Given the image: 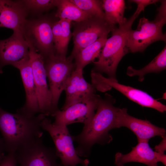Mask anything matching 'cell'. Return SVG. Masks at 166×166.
<instances>
[{
	"label": "cell",
	"mask_w": 166,
	"mask_h": 166,
	"mask_svg": "<svg viewBox=\"0 0 166 166\" xmlns=\"http://www.w3.org/2000/svg\"><path fill=\"white\" fill-rule=\"evenodd\" d=\"M115 100L106 94L104 98H99L97 112L87 125L84 126L82 131L78 135L72 136L73 141L78 144L75 148L79 156L86 157L90 154L91 148L96 143L102 145L110 142L112 140L109 133L115 128L119 108L114 106Z\"/></svg>",
	"instance_id": "cell-1"
},
{
	"label": "cell",
	"mask_w": 166,
	"mask_h": 166,
	"mask_svg": "<svg viewBox=\"0 0 166 166\" xmlns=\"http://www.w3.org/2000/svg\"><path fill=\"white\" fill-rule=\"evenodd\" d=\"M45 117L42 113L30 116L19 109L15 113H11L0 107V131L6 151L15 152L24 145L41 137L40 123Z\"/></svg>",
	"instance_id": "cell-2"
},
{
	"label": "cell",
	"mask_w": 166,
	"mask_h": 166,
	"mask_svg": "<svg viewBox=\"0 0 166 166\" xmlns=\"http://www.w3.org/2000/svg\"><path fill=\"white\" fill-rule=\"evenodd\" d=\"M140 12V10L136 9L124 24L111 31L112 35L107 38L97 57V60L93 62V70L102 74L105 73L108 77L116 79L118 65L122 57L129 52L126 46L127 34L132 29L134 20Z\"/></svg>",
	"instance_id": "cell-3"
},
{
	"label": "cell",
	"mask_w": 166,
	"mask_h": 166,
	"mask_svg": "<svg viewBox=\"0 0 166 166\" xmlns=\"http://www.w3.org/2000/svg\"><path fill=\"white\" fill-rule=\"evenodd\" d=\"M154 19L149 21L143 17L139 21L137 29H131L127 37L126 46L128 52H143L152 43L158 41L166 42V34L162 28L166 23V1L161 0Z\"/></svg>",
	"instance_id": "cell-4"
},
{
	"label": "cell",
	"mask_w": 166,
	"mask_h": 166,
	"mask_svg": "<svg viewBox=\"0 0 166 166\" xmlns=\"http://www.w3.org/2000/svg\"><path fill=\"white\" fill-rule=\"evenodd\" d=\"M40 126L47 131L52 138L57 155L60 159L62 166H76L78 164H81L82 166H88L89 160L82 159L77 154L73 146L72 136L66 126L55 125L50 119L45 117L42 121Z\"/></svg>",
	"instance_id": "cell-5"
},
{
	"label": "cell",
	"mask_w": 166,
	"mask_h": 166,
	"mask_svg": "<svg viewBox=\"0 0 166 166\" xmlns=\"http://www.w3.org/2000/svg\"><path fill=\"white\" fill-rule=\"evenodd\" d=\"M53 107L57 112L60 95L72 72L75 69L74 62L66 56L52 54L44 59Z\"/></svg>",
	"instance_id": "cell-6"
},
{
	"label": "cell",
	"mask_w": 166,
	"mask_h": 166,
	"mask_svg": "<svg viewBox=\"0 0 166 166\" xmlns=\"http://www.w3.org/2000/svg\"><path fill=\"white\" fill-rule=\"evenodd\" d=\"M92 84L96 90L105 92L113 88L130 100L142 107L151 108L163 113L166 106L141 90L119 83L117 79L104 77L102 74L92 70Z\"/></svg>",
	"instance_id": "cell-7"
},
{
	"label": "cell",
	"mask_w": 166,
	"mask_h": 166,
	"mask_svg": "<svg viewBox=\"0 0 166 166\" xmlns=\"http://www.w3.org/2000/svg\"><path fill=\"white\" fill-rule=\"evenodd\" d=\"M73 25L72 36L73 46L71 54L67 57L73 61L81 49L93 43L100 38L108 35L115 28L104 18L94 17L81 22H74Z\"/></svg>",
	"instance_id": "cell-8"
},
{
	"label": "cell",
	"mask_w": 166,
	"mask_h": 166,
	"mask_svg": "<svg viewBox=\"0 0 166 166\" xmlns=\"http://www.w3.org/2000/svg\"><path fill=\"white\" fill-rule=\"evenodd\" d=\"M53 22L47 17L27 20L23 35L30 43L45 59L55 53L52 25Z\"/></svg>",
	"instance_id": "cell-9"
},
{
	"label": "cell",
	"mask_w": 166,
	"mask_h": 166,
	"mask_svg": "<svg viewBox=\"0 0 166 166\" xmlns=\"http://www.w3.org/2000/svg\"><path fill=\"white\" fill-rule=\"evenodd\" d=\"M27 43L39 113L43 114L45 116L53 117L56 112L52 105L51 94L47 83L44 59L30 44Z\"/></svg>",
	"instance_id": "cell-10"
},
{
	"label": "cell",
	"mask_w": 166,
	"mask_h": 166,
	"mask_svg": "<svg viewBox=\"0 0 166 166\" xmlns=\"http://www.w3.org/2000/svg\"><path fill=\"white\" fill-rule=\"evenodd\" d=\"M17 166H62L58 163L55 148H48L38 138L15 152Z\"/></svg>",
	"instance_id": "cell-11"
},
{
	"label": "cell",
	"mask_w": 166,
	"mask_h": 166,
	"mask_svg": "<svg viewBox=\"0 0 166 166\" xmlns=\"http://www.w3.org/2000/svg\"><path fill=\"white\" fill-rule=\"evenodd\" d=\"M97 95L95 98L73 104L63 110H59L55 114V125H67L75 123H81L84 126L90 122L95 114L98 100Z\"/></svg>",
	"instance_id": "cell-12"
},
{
	"label": "cell",
	"mask_w": 166,
	"mask_h": 166,
	"mask_svg": "<svg viewBox=\"0 0 166 166\" xmlns=\"http://www.w3.org/2000/svg\"><path fill=\"white\" fill-rule=\"evenodd\" d=\"M64 91L66 97L61 110L74 104L95 97L96 90L91 84L87 82L83 75V69L75 68L72 72L65 85Z\"/></svg>",
	"instance_id": "cell-13"
},
{
	"label": "cell",
	"mask_w": 166,
	"mask_h": 166,
	"mask_svg": "<svg viewBox=\"0 0 166 166\" xmlns=\"http://www.w3.org/2000/svg\"><path fill=\"white\" fill-rule=\"evenodd\" d=\"M125 127L136 136L138 142L147 140L156 136L161 137L166 135L165 129L157 127L147 120L139 119L127 113L125 108H119L115 128Z\"/></svg>",
	"instance_id": "cell-14"
},
{
	"label": "cell",
	"mask_w": 166,
	"mask_h": 166,
	"mask_svg": "<svg viewBox=\"0 0 166 166\" xmlns=\"http://www.w3.org/2000/svg\"><path fill=\"white\" fill-rule=\"evenodd\" d=\"M148 141L138 142L129 153L124 154L120 152L115 155V163L117 166H124L126 163L136 162L143 163L148 166H158L161 162L166 165V155L154 151L150 147Z\"/></svg>",
	"instance_id": "cell-15"
},
{
	"label": "cell",
	"mask_w": 166,
	"mask_h": 166,
	"mask_svg": "<svg viewBox=\"0 0 166 166\" xmlns=\"http://www.w3.org/2000/svg\"><path fill=\"white\" fill-rule=\"evenodd\" d=\"M29 56L28 45L22 33L14 32L9 38L0 40V73L4 66L13 65Z\"/></svg>",
	"instance_id": "cell-16"
},
{
	"label": "cell",
	"mask_w": 166,
	"mask_h": 166,
	"mask_svg": "<svg viewBox=\"0 0 166 166\" xmlns=\"http://www.w3.org/2000/svg\"><path fill=\"white\" fill-rule=\"evenodd\" d=\"M13 66L19 70L25 91V103L19 109L28 116H34L39 113V110L29 56Z\"/></svg>",
	"instance_id": "cell-17"
},
{
	"label": "cell",
	"mask_w": 166,
	"mask_h": 166,
	"mask_svg": "<svg viewBox=\"0 0 166 166\" xmlns=\"http://www.w3.org/2000/svg\"><path fill=\"white\" fill-rule=\"evenodd\" d=\"M28 13L21 0H0V27L23 34Z\"/></svg>",
	"instance_id": "cell-18"
},
{
	"label": "cell",
	"mask_w": 166,
	"mask_h": 166,
	"mask_svg": "<svg viewBox=\"0 0 166 166\" xmlns=\"http://www.w3.org/2000/svg\"><path fill=\"white\" fill-rule=\"evenodd\" d=\"M71 22L68 20L60 19L53 23L52 29L56 54L66 56L68 45L72 36Z\"/></svg>",
	"instance_id": "cell-19"
},
{
	"label": "cell",
	"mask_w": 166,
	"mask_h": 166,
	"mask_svg": "<svg viewBox=\"0 0 166 166\" xmlns=\"http://www.w3.org/2000/svg\"><path fill=\"white\" fill-rule=\"evenodd\" d=\"M102 6L104 10V19L113 28L117 25L122 26L127 19L124 17L126 6L123 0H102Z\"/></svg>",
	"instance_id": "cell-20"
},
{
	"label": "cell",
	"mask_w": 166,
	"mask_h": 166,
	"mask_svg": "<svg viewBox=\"0 0 166 166\" xmlns=\"http://www.w3.org/2000/svg\"><path fill=\"white\" fill-rule=\"evenodd\" d=\"M107 37L108 35L101 37L93 43L81 49L73 60L75 69H83L88 64L94 61L99 56Z\"/></svg>",
	"instance_id": "cell-21"
},
{
	"label": "cell",
	"mask_w": 166,
	"mask_h": 166,
	"mask_svg": "<svg viewBox=\"0 0 166 166\" xmlns=\"http://www.w3.org/2000/svg\"><path fill=\"white\" fill-rule=\"evenodd\" d=\"M166 68V46L148 65L140 69L128 66L126 73L130 77L137 76L140 81H143L145 75L150 73H158Z\"/></svg>",
	"instance_id": "cell-22"
},
{
	"label": "cell",
	"mask_w": 166,
	"mask_h": 166,
	"mask_svg": "<svg viewBox=\"0 0 166 166\" xmlns=\"http://www.w3.org/2000/svg\"><path fill=\"white\" fill-rule=\"evenodd\" d=\"M55 16L60 19L79 22L91 17L82 11L70 0H59Z\"/></svg>",
	"instance_id": "cell-23"
},
{
	"label": "cell",
	"mask_w": 166,
	"mask_h": 166,
	"mask_svg": "<svg viewBox=\"0 0 166 166\" xmlns=\"http://www.w3.org/2000/svg\"><path fill=\"white\" fill-rule=\"evenodd\" d=\"M81 10L91 17L104 19L102 1L97 0H70Z\"/></svg>",
	"instance_id": "cell-24"
},
{
	"label": "cell",
	"mask_w": 166,
	"mask_h": 166,
	"mask_svg": "<svg viewBox=\"0 0 166 166\" xmlns=\"http://www.w3.org/2000/svg\"><path fill=\"white\" fill-rule=\"evenodd\" d=\"M59 0H21L28 12H38L46 11L57 7Z\"/></svg>",
	"instance_id": "cell-25"
},
{
	"label": "cell",
	"mask_w": 166,
	"mask_h": 166,
	"mask_svg": "<svg viewBox=\"0 0 166 166\" xmlns=\"http://www.w3.org/2000/svg\"><path fill=\"white\" fill-rule=\"evenodd\" d=\"M0 166H17L15 152H8L0 163Z\"/></svg>",
	"instance_id": "cell-26"
},
{
	"label": "cell",
	"mask_w": 166,
	"mask_h": 166,
	"mask_svg": "<svg viewBox=\"0 0 166 166\" xmlns=\"http://www.w3.org/2000/svg\"><path fill=\"white\" fill-rule=\"evenodd\" d=\"M130 2H134L137 5V8L141 11L144 10L146 7L148 5L155 3L159 0H131L128 1Z\"/></svg>",
	"instance_id": "cell-27"
},
{
	"label": "cell",
	"mask_w": 166,
	"mask_h": 166,
	"mask_svg": "<svg viewBox=\"0 0 166 166\" xmlns=\"http://www.w3.org/2000/svg\"><path fill=\"white\" fill-rule=\"evenodd\" d=\"M162 138L161 141L159 144L155 146L154 149L156 152L164 153L166 150V135L162 137Z\"/></svg>",
	"instance_id": "cell-28"
},
{
	"label": "cell",
	"mask_w": 166,
	"mask_h": 166,
	"mask_svg": "<svg viewBox=\"0 0 166 166\" xmlns=\"http://www.w3.org/2000/svg\"><path fill=\"white\" fill-rule=\"evenodd\" d=\"M5 151L6 150L4 141L2 138L0 137V163L5 155Z\"/></svg>",
	"instance_id": "cell-29"
}]
</instances>
